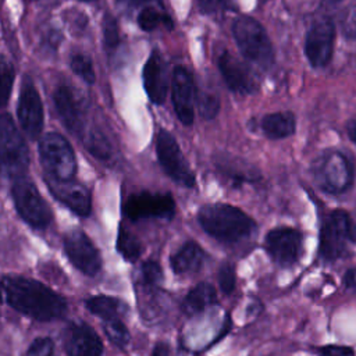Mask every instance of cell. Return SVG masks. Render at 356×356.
<instances>
[{
  "instance_id": "obj_1",
  "label": "cell",
  "mask_w": 356,
  "mask_h": 356,
  "mask_svg": "<svg viewBox=\"0 0 356 356\" xmlns=\"http://www.w3.org/2000/svg\"><path fill=\"white\" fill-rule=\"evenodd\" d=\"M4 303L38 321L61 318L67 312L63 296L47 285L22 275H4Z\"/></svg>"
},
{
  "instance_id": "obj_2",
  "label": "cell",
  "mask_w": 356,
  "mask_h": 356,
  "mask_svg": "<svg viewBox=\"0 0 356 356\" xmlns=\"http://www.w3.org/2000/svg\"><path fill=\"white\" fill-rule=\"evenodd\" d=\"M197 221L206 234L222 243L241 242L256 231V222L250 216L227 203L203 206L197 213Z\"/></svg>"
},
{
  "instance_id": "obj_3",
  "label": "cell",
  "mask_w": 356,
  "mask_h": 356,
  "mask_svg": "<svg viewBox=\"0 0 356 356\" xmlns=\"http://www.w3.org/2000/svg\"><path fill=\"white\" fill-rule=\"evenodd\" d=\"M232 35L242 56L267 70L275 61V50L266 28L252 15H239L232 24Z\"/></svg>"
},
{
  "instance_id": "obj_4",
  "label": "cell",
  "mask_w": 356,
  "mask_h": 356,
  "mask_svg": "<svg viewBox=\"0 0 356 356\" xmlns=\"http://www.w3.org/2000/svg\"><path fill=\"white\" fill-rule=\"evenodd\" d=\"M312 177L316 185L328 195H342L355 182V168L339 150H325L312 161Z\"/></svg>"
},
{
  "instance_id": "obj_5",
  "label": "cell",
  "mask_w": 356,
  "mask_h": 356,
  "mask_svg": "<svg viewBox=\"0 0 356 356\" xmlns=\"http://www.w3.org/2000/svg\"><path fill=\"white\" fill-rule=\"evenodd\" d=\"M29 167V152L24 138L8 114L0 115V174L22 178Z\"/></svg>"
},
{
  "instance_id": "obj_6",
  "label": "cell",
  "mask_w": 356,
  "mask_h": 356,
  "mask_svg": "<svg viewBox=\"0 0 356 356\" xmlns=\"http://www.w3.org/2000/svg\"><path fill=\"white\" fill-rule=\"evenodd\" d=\"M39 157L46 177L72 179L76 172L75 153L68 140L60 134H46L39 142Z\"/></svg>"
},
{
  "instance_id": "obj_7",
  "label": "cell",
  "mask_w": 356,
  "mask_h": 356,
  "mask_svg": "<svg viewBox=\"0 0 356 356\" xmlns=\"http://www.w3.org/2000/svg\"><path fill=\"white\" fill-rule=\"evenodd\" d=\"M11 195L18 214L26 224L36 229H44L51 224V209L31 179H15Z\"/></svg>"
},
{
  "instance_id": "obj_8",
  "label": "cell",
  "mask_w": 356,
  "mask_h": 356,
  "mask_svg": "<svg viewBox=\"0 0 356 356\" xmlns=\"http://www.w3.org/2000/svg\"><path fill=\"white\" fill-rule=\"evenodd\" d=\"M337 26L331 17L316 18L306 31L305 56L313 68L327 67L334 56Z\"/></svg>"
},
{
  "instance_id": "obj_9",
  "label": "cell",
  "mask_w": 356,
  "mask_h": 356,
  "mask_svg": "<svg viewBox=\"0 0 356 356\" xmlns=\"http://www.w3.org/2000/svg\"><path fill=\"white\" fill-rule=\"evenodd\" d=\"M349 214L342 209L332 210L320 228L318 254L325 261H334L346 252L349 239Z\"/></svg>"
},
{
  "instance_id": "obj_10",
  "label": "cell",
  "mask_w": 356,
  "mask_h": 356,
  "mask_svg": "<svg viewBox=\"0 0 356 356\" xmlns=\"http://www.w3.org/2000/svg\"><path fill=\"white\" fill-rule=\"evenodd\" d=\"M156 153L160 165L174 181L186 188L195 186V174L192 172L191 167L188 165L185 157L181 153L177 140L170 132L164 129L159 132L156 142Z\"/></svg>"
},
{
  "instance_id": "obj_11",
  "label": "cell",
  "mask_w": 356,
  "mask_h": 356,
  "mask_svg": "<svg viewBox=\"0 0 356 356\" xmlns=\"http://www.w3.org/2000/svg\"><path fill=\"white\" fill-rule=\"evenodd\" d=\"M122 211L132 221L143 218L170 220L175 213V202L168 193L140 192L125 200Z\"/></svg>"
},
{
  "instance_id": "obj_12",
  "label": "cell",
  "mask_w": 356,
  "mask_h": 356,
  "mask_svg": "<svg viewBox=\"0 0 356 356\" xmlns=\"http://www.w3.org/2000/svg\"><path fill=\"white\" fill-rule=\"evenodd\" d=\"M64 252L68 260L85 275L93 277L102 268V257L90 238L81 229H72L64 235Z\"/></svg>"
},
{
  "instance_id": "obj_13",
  "label": "cell",
  "mask_w": 356,
  "mask_h": 356,
  "mask_svg": "<svg viewBox=\"0 0 356 356\" xmlns=\"http://www.w3.org/2000/svg\"><path fill=\"white\" fill-rule=\"evenodd\" d=\"M302 232L292 227H275L264 238V248L280 266H292L302 253Z\"/></svg>"
},
{
  "instance_id": "obj_14",
  "label": "cell",
  "mask_w": 356,
  "mask_h": 356,
  "mask_svg": "<svg viewBox=\"0 0 356 356\" xmlns=\"http://www.w3.org/2000/svg\"><path fill=\"white\" fill-rule=\"evenodd\" d=\"M17 115L24 132L31 139H36L43 128V106L39 92L29 78H25L22 82Z\"/></svg>"
},
{
  "instance_id": "obj_15",
  "label": "cell",
  "mask_w": 356,
  "mask_h": 356,
  "mask_svg": "<svg viewBox=\"0 0 356 356\" xmlns=\"http://www.w3.org/2000/svg\"><path fill=\"white\" fill-rule=\"evenodd\" d=\"M220 74L228 89L236 95H253L259 83L250 70L229 51L222 50L217 58Z\"/></svg>"
},
{
  "instance_id": "obj_16",
  "label": "cell",
  "mask_w": 356,
  "mask_h": 356,
  "mask_svg": "<svg viewBox=\"0 0 356 356\" xmlns=\"http://www.w3.org/2000/svg\"><path fill=\"white\" fill-rule=\"evenodd\" d=\"M46 185L51 195L68 207L71 211L81 217H86L92 209V199L90 193L85 185L79 184L78 181L72 179H56L46 177Z\"/></svg>"
},
{
  "instance_id": "obj_17",
  "label": "cell",
  "mask_w": 356,
  "mask_h": 356,
  "mask_svg": "<svg viewBox=\"0 0 356 356\" xmlns=\"http://www.w3.org/2000/svg\"><path fill=\"white\" fill-rule=\"evenodd\" d=\"M67 356H102L103 343L99 335L85 323L70 324L63 334Z\"/></svg>"
},
{
  "instance_id": "obj_18",
  "label": "cell",
  "mask_w": 356,
  "mask_h": 356,
  "mask_svg": "<svg viewBox=\"0 0 356 356\" xmlns=\"http://www.w3.org/2000/svg\"><path fill=\"white\" fill-rule=\"evenodd\" d=\"M172 103L178 120L184 125H192L195 118V83L191 72L178 65L172 72Z\"/></svg>"
},
{
  "instance_id": "obj_19",
  "label": "cell",
  "mask_w": 356,
  "mask_h": 356,
  "mask_svg": "<svg viewBox=\"0 0 356 356\" xmlns=\"http://www.w3.org/2000/svg\"><path fill=\"white\" fill-rule=\"evenodd\" d=\"M53 99L56 110L64 125L71 132L79 134L81 131H83L85 104L83 100L76 95V92L67 85H60L56 89Z\"/></svg>"
},
{
  "instance_id": "obj_20",
  "label": "cell",
  "mask_w": 356,
  "mask_h": 356,
  "mask_svg": "<svg viewBox=\"0 0 356 356\" xmlns=\"http://www.w3.org/2000/svg\"><path fill=\"white\" fill-rule=\"evenodd\" d=\"M143 86L149 99L161 104L167 95V70L161 54L154 50L143 67Z\"/></svg>"
},
{
  "instance_id": "obj_21",
  "label": "cell",
  "mask_w": 356,
  "mask_h": 356,
  "mask_svg": "<svg viewBox=\"0 0 356 356\" xmlns=\"http://www.w3.org/2000/svg\"><path fill=\"white\" fill-rule=\"evenodd\" d=\"M217 168L225 175L235 186L243 184H254L261 179L260 171L252 164L231 156H221L216 160Z\"/></svg>"
},
{
  "instance_id": "obj_22",
  "label": "cell",
  "mask_w": 356,
  "mask_h": 356,
  "mask_svg": "<svg viewBox=\"0 0 356 356\" xmlns=\"http://www.w3.org/2000/svg\"><path fill=\"white\" fill-rule=\"evenodd\" d=\"M206 260L204 250L193 241L185 242L175 253L171 254L170 263L175 274L197 273Z\"/></svg>"
},
{
  "instance_id": "obj_23",
  "label": "cell",
  "mask_w": 356,
  "mask_h": 356,
  "mask_svg": "<svg viewBox=\"0 0 356 356\" xmlns=\"http://www.w3.org/2000/svg\"><path fill=\"white\" fill-rule=\"evenodd\" d=\"M260 128L267 139H271V140L285 139L295 134L296 118L292 111L270 113L261 118Z\"/></svg>"
},
{
  "instance_id": "obj_24",
  "label": "cell",
  "mask_w": 356,
  "mask_h": 356,
  "mask_svg": "<svg viewBox=\"0 0 356 356\" xmlns=\"http://www.w3.org/2000/svg\"><path fill=\"white\" fill-rule=\"evenodd\" d=\"M86 309L102 320V324H110L122 321V316L127 312V306L117 298L97 295L86 299Z\"/></svg>"
},
{
  "instance_id": "obj_25",
  "label": "cell",
  "mask_w": 356,
  "mask_h": 356,
  "mask_svg": "<svg viewBox=\"0 0 356 356\" xmlns=\"http://www.w3.org/2000/svg\"><path fill=\"white\" fill-rule=\"evenodd\" d=\"M217 303V293L211 284L200 282L193 286L182 302V310L186 314H196Z\"/></svg>"
},
{
  "instance_id": "obj_26",
  "label": "cell",
  "mask_w": 356,
  "mask_h": 356,
  "mask_svg": "<svg viewBox=\"0 0 356 356\" xmlns=\"http://www.w3.org/2000/svg\"><path fill=\"white\" fill-rule=\"evenodd\" d=\"M85 145L88 150L102 161H108L114 156V145L102 128H90L86 135Z\"/></svg>"
},
{
  "instance_id": "obj_27",
  "label": "cell",
  "mask_w": 356,
  "mask_h": 356,
  "mask_svg": "<svg viewBox=\"0 0 356 356\" xmlns=\"http://www.w3.org/2000/svg\"><path fill=\"white\" fill-rule=\"evenodd\" d=\"M117 250L124 256L125 260L135 261L142 253V246L134 234L124 227H120L117 235Z\"/></svg>"
},
{
  "instance_id": "obj_28",
  "label": "cell",
  "mask_w": 356,
  "mask_h": 356,
  "mask_svg": "<svg viewBox=\"0 0 356 356\" xmlns=\"http://www.w3.org/2000/svg\"><path fill=\"white\" fill-rule=\"evenodd\" d=\"M138 25L146 31V32H150V31H154L159 25H167V26H171L172 22H171V18L157 10L156 7L153 6H146L143 7L140 11H139V15H138Z\"/></svg>"
},
{
  "instance_id": "obj_29",
  "label": "cell",
  "mask_w": 356,
  "mask_h": 356,
  "mask_svg": "<svg viewBox=\"0 0 356 356\" xmlns=\"http://www.w3.org/2000/svg\"><path fill=\"white\" fill-rule=\"evenodd\" d=\"M70 65H71V70H72L82 81H85V82L89 83V85L95 83L96 74H95L93 64H92V61H90L89 57H86L85 54H75V56L71 57Z\"/></svg>"
},
{
  "instance_id": "obj_30",
  "label": "cell",
  "mask_w": 356,
  "mask_h": 356,
  "mask_svg": "<svg viewBox=\"0 0 356 356\" xmlns=\"http://www.w3.org/2000/svg\"><path fill=\"white\" fill-rule=\"evenodd\" d=\"M14 75L13 65L7 60L0 58V107L7 104L10 99Z\"/></svg>"
},
{
  "instance_id": "obj_31",
  "label": "cell",
  "mask_w": 356,
  "mask_h": 356,
  "mask_svg": "<svg viewBox=\"0 0 356 356\" xmlns=\"http://www.w3.org/2000/svg\"><path fill=\"white\" fill-rule=\"evenodd\" d=\"M103 330L108 337V339L120 348H124L129 341V331L122 321L103 324Z\"/></svg>"
},
{
  "instance_id": "obj_32",
  "label": "cell",
  "mask_w": 356,
  "mask_h": 356,
  "mask_svg": "<svg viewBox=\"0 0 356 356\" xmlns=\"http://www.w3.org/2000/svg\"><path fill=\"white\" fill-rule=\"evenodd\" d=\"M103 40H104V46L108 50H113L114 47H117L120 42L118 24L111 14H104V18H103Z\"/></svg>"
},
{
  "instance_id": "obj_33",
  "label": "cell",
  "mask_w": 356,
  "mask_h": 356,
  "mask_svg": "<svg viewBox=\"0 0 356 356\" xmlns=\"http://www.w3.org/2000/svg\"><path fill=\"white\" fill-rule=\"evenodd\" d=\"M199 111L203 118L213 120L220 111V100L213 93H202L197 100Z\"/></svg>"
},
{
  "instance_id": "obj_34",
  "label": "cell",
  "mask_w": 356,
  "mask_h": 356,
  "mask_svg": "<svg viewBox=\"0 0 356 356\" xmlns=\"http://www.w3.org/2000/svg\"><path fill=\"white\" fill-rule=\"evenodd\" d=\"M24 356H58L54 348V342L47 337L36 338Z\"/></svg>"
},
{
  "instance_id": "obj_35",
  "label": "cell",
  "mask_w": 356,
  "mask_h": 356,
  "mask_svg": "<svg viewBox=\"0 0 356 356\" xmlns=\"http://www.w3.org/2000/svg\"><path fill=\"white\" fill-rule=\"evenodd\" d=\"M341 32L348 40L356 39V1L348 7L341 18Z\"/></svg>"
},
{
  "instance_id": "obj_36",
  "label": "cell",
  "mask_w": 356,
  "mask_h": 356,
  "mask_svg": "<svg viewBox=\"0 0 356 356\" xmlns=\"http://www.w3.org/2000/svg\"><path fill=\"white\" fill-rule=\"evenodd\" d=\"M235 282H236V275H235L234 266L229 263L222 264L218 270V285L221 291L229 295L235 289Z\"/></svg>"
},
{
  "instance_id": "obj_37",
  "label": "cell",
  "mask_w": 356,
  "mask_h": 356,
  "mask_svg": "<svg viewBox=\"0 0 356 356\" xmlns=\"http://www.w3.org/2000/svg\"><path fill=\"white\" fill-rule=\"evenodd\" d=\"M140 278L142 281L146 284V285H157L161 282V278H163V271L160 268V266L156 263V261H145L142 264V268H140Z\"/></svg>"
},
{
  "instance_id": "obj_38",
  "label": "cell",
  "mask_w": 356,
  "mask_h": 356,
  "mask_svg": "<svg viewBox=\"0 0 356 356\" xmlns=\"http://www.w3.org/2000/svg\"><path fill=\"white\" fill-rule=\"evenodd\" d=\"M318 356H355V350L345 345H324L317 349Z\"/></svg>"
},
{
  "instance_id": "obj_39",
  "label": "cell",
  "mask_w": 356,
  "mask_h": 356,
  "mask_svg": "<svg viewBox=\"0 0 356 356\" xmlns=\"http://www.w3.org/2000/svg\"><path fill=\"white\" fill-rule=\"evenodd\" d=\"M222 1L224 0H199V4H200L202 11L214 13L222 4Z\"/></svg>"
},
{
  "instance_id": "obj_40",
  "label": "cell",
  "mask_w": 356,
  "mask_h": 356,
  "mask_svg": "<svg viewBox=\"0 0 356 356\" xmlns=\"http://www.w3.org/2000/svg\"><path fill=\"white\" fill-rule=\"evenodd\" d=\"M343 285L348 289H356V268L348 270L343 275Z\"/></svg>"
},
{
  "instance_id": "obj_41",
  "label": "cell",
  "mask_w": 356,
  "mask_h": 356,
  "mask_svg": "<svg viewBox=\"0 0 356 356\" xmlns=\"http://www.w3.org/2000/svg\"><path fill=\"white\" fill-rule=\"evenodd\" d=\"M345 131H346V135L348 138L356 145V115L349 118L345 124Z\"/></svg>"
},
{
  "instance_id": "obj_42",
  "label": "cell",
  "mask_w": 356,
  "mask_h": 356,
  "mask_svg": "<svg viewBox=\"0 0 356 356\" xmlns=\"http://www.w3.org/2000/svg\"><path fill=\"white\" fill-rule=\"evenodd\" d=\"M121 6L125 7H136V6H142V4H149L152 6V3H160V0H117Z\"/></svg>"
},
{
  "instance_id": "obj_43",
  "label": "cell",
  "mask_w": 356,
  "mask_h": 356,
  "mask_svg": "<svg viewBox=\"0 0 356 356\" xmlns=\"http://www.w3.org/2000/svg\"><path fill=\"white\" fill-rule=\"evenodd\" d=\"M152 356H170V348L167 343H157L153 348Z\"/></svg>"
},
{
  "instance_id": "obj_44",
  "label": "cell",
  "mask_w": 356,
  "mask_h": 356,
  "mask_svg": "<svg viewBox=\"0 0 356 356\" xmlns=\"http://www.w3.org/2000/svg\"><path fill=\"white\" fill-rule=\"evenodd\" d=\"M349 239L356 242V216L349 217Z\"/></svg>"
},
{
  "instance_id": "obj_45",
  "label": "cell",
  "mask_w": 356,
  "mask_h": 356,
  "mask_svg": "<svg viewBox=\"0 0 356 356\" xmlns=\"http://www.w3.org/2000/svg\"><path fill=\"white\" fill-rule=\"evenodd\" d=\"M0 303H4V275L0 274Z\"/></svg>"
},
{
  "instance_id": "obj_46",
  "label": "cell",
  "mask_w": 356,
  "mask_h": 356,
  "mask_svg": "<svg viewBox=\"0 0 356 356\" xmlns=\"http://www.w3.org/2000/svg\"><path fill=\"white\" fill-rule=\"evenodd\" d=\"M342 0H323L324 4H337V3H341Z\"/></svg>"
},
{
  "instance_id": "obj_47",
  "label": "cell",
  "mask_w": 356,
  "mask_h": 356,
  "mask_svg": "<svg viewBox=\"0 0 356 356\" xmlns=\"http://www.w3.org/2000/svg\"><path fill=\"white\" fill-rule=\"evenodd\" d=\"M79 1H93V0H79Z\"/></svg>"
}]
</instances>
